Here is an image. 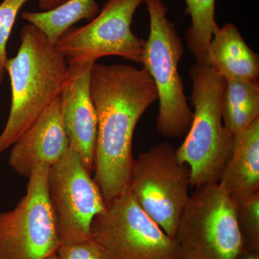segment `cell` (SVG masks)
Instances as JSON below:
<instances>
[{
    "label": "cell",
    "mask_w": 259,
    "mask_h": 259,
    "mask_svg": "<svg viewBox=\"0 0 259 259\" xmlns=\"http://www.w3.org/2000/svg\"><path fill=\"white\" fill-rule=\"evenodd\" d=\"M0 259H1V258H0Z\"/></svg>",
    "instance_id": "obj_23"
},
{
    "label": "cell",
    "mask_w": 259,
    "mask_h": 259,
    "mask_svg": "<svg viewBox=\"0 0 259 259\" xmlns=\"http://www.w3.org/2000/svg\"><path fill=\"white\" fill-rule=\"evenodd\" d=\"M236 212L245 247L259 253V193L237 204Z\"/></svg>",
    "instance_id": "obj_17"
},
{
    "label": "cell",
    "mask_w": 259,
    "mask_h": 259,
    "mask_svg": "<svg viewBox=\"0 0 259 259\" xmlns=\"http://www.w3.org/2000/svg\"><path fill=\"white\" fill-rule=\"evenodd\" d=\"M193 120L186 139L176 149L190 168L191 187L218 183L231 156L234 136L223 123L222 99L226 79L206 64L190 71Z\"/></svg>",
    "instance_id": "obj_3"
},
{
    "label": "cell",
    "mask_w": 259,
    "mask_h": 259,
    "mask_svg": "<svg viewBox=\"0 0 259 259\" xmlns=\"http://www.w3.org/2000/svg\"><path fill=\"white\" fill-rule=\"evenodd\" d=\"M236 206L218 183L194 188L174 238L181 259H237L245 245Z\"/></svg>",
    "instance_id": "obj_5"
},
{
    "label": "cell",
    "mask_w": 259,
    "mask_h": 259,
    "mask_svg": "<svg viewBox=\"0 0 259 259\" xmlns=\"http://www.w3.org/2000/svg\"><path fill=\"white\" fill-rule=\"evenodd\" d=\"M90 94L97 120L93 179L107 206L128 187L135 129L157 89L144 67L95 62Z\"/></svg>",
    "instance_id": "obj_1"
},
{
    "label": "cell",
    "mask_w": 259,
    "mask_h": 259,
    "mask_svg": "<svg viewBox=\"0 0 259 259\" xmlns=\"http://www.w3.org/2000/svg\"><path fill=\"white\" fill-rule=\"evenodd\" d=\"M146 0H107L90 23L71 27L55 44L68 64L95 63L117 56L142 64L146 40L131 30L138 8Z\"/></svg>",
    "instance_id": "obj_9"
},
{
    "label": "cell",
    "mask_w": 259,
    "mask_h": 259,
    "mask_svg": "<svg viewBox=\"0 0 259 259\" xmlns=\"http://www.w3.org/2000/svg\"><path fill=\"white\" fill-rule=\"evenodd\" d=\"M20 40L18 54L7 63L12 100L0 134V154L11 148L60 95L67 75L69 64L64 56L36 27L25 25Z\"/></svg>",
    "instance_id": "obj_2"
},
{
    "label": "cell",
    "mask_w": 259,
    "mask_h": 259,
    "mask_svg": "<svg viewBox=\"0 0 259 259\" xmlns=\"http://www.w3.org/2000/svg\"><path fill=\"white\" fill-rule=\"evenodd\" d=\"M56 253L59 259H112L108 250L93 238L61 244Z\"/></svg>",
    "instance_id": "obj_19"
},
{
    "label": "cell",
    "mask_w": 259,
    "mask_h": 259,
    "mask_svg": "<svg viewBox=\"0 0 259 259\" xmlns=\"http://www.w3.org/2000/svg\"><path fill=\"white\" fill-rule=\"evenodd\" d=\"M69 148L59 95L12 146L8 163L18 175L29 178L37 165L51 166Z\"/></svg>",
    "instance_id": "obj_12"
},
{
    "label": "cell",
    "mask_w": 259,
    "mask_h": 259,
    "mask_svg": "<svg viewBox=\"0 0 259 259\" xmlns=\"http://www.w3.org/2000/svg\"><path fill=\"white\" fill-rule=\"evenodd\" d=\"M42 259H59V257H58L57 253H54V254H51L48 255V256L44 257Z\"/></svg>",
    "instance_id": "obj_22"
},
{
    "label": "cell",
    "mask_w": 259,
    "mask_h": 259,
    "mask_svg": "<svg viewBox=\"0 0 259 259\" xmlns=\"http://www.w3.org/2000/svg\"><path fill=\"white\" fill-rule=\"evenodd\" d=\"M237 259H259V253H256L245 247L244 249L241 252V254L238 255Z\"/></svg>",
    "instance_id": "obj_21"
},
{
    "label": "cell",
    "mask_w": 259,
    "mask_h": 259,
    "mask_svg": "<svg viewBox=\"0 0 259 259\" xmlns=\"http://www.w3.org/2000/svg\"><path fill=\"white\" fill-rule=\"evenodd\" d=\"M128 187L141 209L162 230L175 238L190 194V168L176 149L162 143L134 158Z\"/></svg>",
    "instance_id": "obj_6"
},
{
    "label": "cell",
    "mask_w": 259,
    "mask_h": 259,
    "mask_svg": "<svg viewBox=\"0 0 259 259\" xmlns=\"http://www.w3.org/2000/svg\"><path fill=\"white\" fill-rule=\"evenodd\" d=\"M192 25L186 33L189 50L196 64H206L207 49L219 28L215 20V0H185Z\"/></svg>",
    "instance_id": "obj_16"
},
{
    "label": "cell",
    "mask_w": 259,
    "mask_h": 259,
    "mask_svg": "<svg viewBox=\"0 0 259 259\" xmlns=\"http://www.w3.org/2000/svg\"><path fill=\"white\" fill-rule=\"evenodd\" d=\"M48 190L61 244L93 238L92 223L105 212L106 204L91 173L72 148L49 167Z\"/></svg>",
    "instance_id": "obj_10"
},
{
    "label": "cell",
    "mask_w": 259,
    "mask_h": 259,
    "mask_svg": "<svg viewBox=\"0 0 259 259\" xmlns=\"http://www.w3.org/2000/svg\"><path fill=\"white\" fill-rule=\"evenodd\" d=\"M94 64L69 65L60 94L61 117L69 148L79 154L91 174L97 135L96 112L90 94V76Z\"/></svg>",
    "instance_id": "obj_11"
},
{
    "label": "cell",
    "mask_w": 259,
    "mask_h": 259,
    "mask_svg": "<svg viewBox=\"0 0 259 259\" xmlns=\"http://www.w3.org/2000/svg\"><path fill=\"white\" fill-rule=\"evenodd\" d=\"M218 185L236 204L259 193V119L234 136Z\"/></svg>",
    "instance_id": "obj_13"
},
{
    "label": "cell",
    "mask_w": 259,
    "mask_h": 259,
    "mask_svg": "<svg viewBox=\"0 0 259 259\" xmlns=\"http://www.w3.org/2000/svg\"><path fill=\"white\" fill-rule=\"evenodd\" d=\"M91 233L112 259H181L176 240L140 207L129 187L95 218Z\"/></svg>",
    "instance_id": "obj_8"
},
{
    "label": "cell",
    "mask_w": 259,
    "mask_h": 259,
    "mask_svg": "<svg viewBox=\"0 0 259 259\" xmlns=\"http://www.w3.org/2000/svg\"><path fill=\"white\" fill-rule=\"evenodd\" d=\"M47 163H39L28 178L26 194L15 208L0 212V258L42 259L61 245L48 190Z\"/></svg>",
    "instance_id": "obj_7"
},
{
    "label": "cell",
    "mask_w": 259,
    "mask_h": 259,
    "mask_svg": "<svg viewBox=\"0 0 259 259\" xmlns=\"http://www.w3.org/2000/svg\"><path fill=\"white\" fill-rule=\"evenodd\" d=\"M68 0H38V7L42 11H49L61 6Z\"/></svg>",
    "instance_id": "obj_20"
},
{
    "label": "cell",
    "mask_w": 259,
    "mask_h": 259,
    "mask_svg": "<svg viewBox=\"0 0 259 259\" xmlns=\"http://www.w3.org/2000/svg\"><path fill=\"white\" fill-rule=\"evenodd\" d=\"M30 0H3L0 4V85L6 73L7 45L19 12Z\"/></svg>",
    "instance_id": "obj_18"
},
{
    "label": "cell",
    "mask_w": 259,
    "mask_h": 259,
    "mask_svg": "<svg viewBox=\"0 0 259 259\" xmlns=\"http://www.w3.org/2000/svg\"><path fill=\"white\" fill-rule=\"evenodd\" d=\"M222 117L225 127L234 136L258 120V79H226Z\"/></svg>",
    "instance_id": "obj_15"
},
{
    "label": "cell",
    "mask_w": 259,
    "mask_h": 259,
    "mask_svg": "<svg viewBox=\"0 0 259 259\" xmlns=\"http://www.w3.org/2000/svg\"><path fill=\"white\" fill-rule=\"evenodd\" d=\"M206 65L226 79H258V55L247 45L233 23L219 27L213 35Z\"/></svg>",
    "instance_id": "obj_14"
},
{
    "label": "cell",
    "mask_w": 259,
    "mask_h": 259,
    "mask_svg": "<svg viewBox=\"0 0 259 259\" xmlns=\"http://www.w3.org/2000/svg\"><path fill=\"white\" fill-rule=\"evenodd\" d=\"M144 3L149 15L150 32L142 65L157 89L156 129L164 137L178 139L188 133L193 120L178 70L185 48L175 24L167 17L168 8L163 0H146Z\"/></svg>",
    "instance_id": "obj_4"
}]
</instances>
